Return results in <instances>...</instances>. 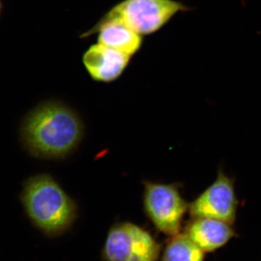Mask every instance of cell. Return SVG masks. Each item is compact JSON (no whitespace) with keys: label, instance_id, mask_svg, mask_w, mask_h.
Here are the masks:
<instances>
[{"label":"cell","instance_id":"4","mask_svg":"<svg viewBox=\"0 0 261 261\" xmlns=\"http://www.w3.org/2000/svg\"><path fill=\"white\" fill-rule=\"evenodd\" d=\"M161 245L149 231L130 222L110 228L102 252L104 261H158Z\"/></svg>","mask_w":261,"mask_h":261},{"label":"cell","instance_id":"6","mask_svg":"<svg viewBox=\"0 0 261 261\" xmlns=\"http://www.w3.org/2000/svg\"><path fill=\"white\" fill-rule=\"evenodd\" d=\"M238 207L233 181L220 171L216 181L189 204V212L192 219L207 218L232 224Z\"/></svg>","mask_w":261,"mask_h":261},{"label":"cell","instance_id":"1","mask_svg":"<svg viewBox=\"0 0 261 261\" xmlns=\"http://www.w3.org/2000/svg\"><path fill=\"white\" fill-rule=\"evenodd\" d=\"M84 126L80 116L64 103L44 101L27 115L20 127V140L33 157L64 159L80 145Z\"/></svg>","mask_w":261,"mask_h":261},{"label":"cell","instance_id":"9","mask_svg":"<svg viewBox=\"0 0 261 261\" xmlns=\"http://www.w3.org/2000/svg\"><path fill=\"white\" fill-rule=\"evenodd\" d=\"M97 34V42L130 56H135L143 43L140 34L119 23H108L95 27L81 34V39H86Z\"/></svg>","mask_w":261,"mask_h":261},{"label":"cell","instance_id":"2","mask_svg":"<svg viewBox=\"0 0 261 261\" xmlns=\"http://www.w3.org/2000/svg\"><path fill=\"white\" fill-rule=\"evenodd\" d=\"M20 201L31 224L48 238L64 234L78 215L75 201L47 173L33 176L24 182Z\"/></svg>","mask_w":261,"mask_h":261},{"label":"cell","instance_id":"5","mask_svg":"<svg viewBox=\"0 0 261 261\" xmlns=\"http://www.w3.org/2000/svg\"><path fill=\"white\" fill-rule=\"evenodd\" d=\"M144 207L146 214L159 231L173 237L181 231L189 204L174 184L144 182Z\"/></svg>","mask_w":261,"mask_h":261},{"label":"cell","instance_id":"10","mask_svg":"<svg viewBox=\"0 0 261 261\" xmlns=\"http://www.w3.org/2000/svg\"><path fill=\"white\" fill-rule=\"evenodd\" d=\"M205 253L185 233H179L166 245L162 261H204Z\"/></svg>","mask_w":261,"mask_h":261},{"label":"cell","instance_id":"7","mask_svg":"<svg viewBox=\"0 0 261 261\" xmlns=\"http://www.w3.org/2000/svg\"><path fill=\"white\" fill-rule=\"evenodd\" d=\"M132 58L97 42L91 45L84 53L82 62L92 80L110 83L121 77Z\"/></svg>","mask_w":261,"mask_h":261},{"label":"cell","instance_id":"8","mask_svg":"<svg viewBox=\"0 0 261 261\" xmlns=\"http://www.w3.org/2000/svg\"><path fill=\"white\" fill-rule=\"evenodd\" d=\"M231 225L219 220L195 218L187 224L185 233L204 252H214L235 236Z\"/></svg>","mask_w":261,"mask_h":261},{"label":"cell","instance_id":"3","mask_svg":"<svg viewBox=\"0 0 261 261\" xmlns=\"http://www.w3.org/2000/svg\"><path fill=\"white\" fill-rule=\"evenodd\" d=\"M191 10L176 0H123L108 10L94 25L115 22L126 25L140 35H149L162 29L179 12Z\"/></svg>","mask_w":261,"mask_h":261},{"label":"cell","instance_id":"11","mask_svg":"<svg viewBox=\"0 0 261 261\" xmlns=\"http://www.w3.org/2000/svg\"><path fill=\"white\" fill-rule=\"evenodd\" d=\"M5 3L3 0H0V18L3 15V11H4Z\"/></svg>","mask_w":261,"mask_h":261}]
</instances>
